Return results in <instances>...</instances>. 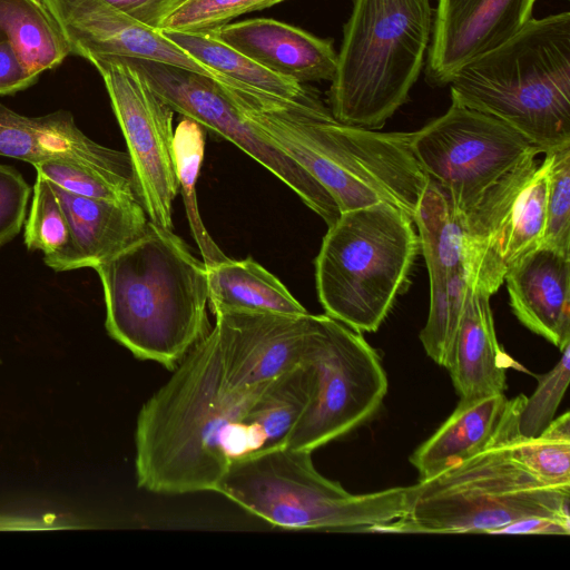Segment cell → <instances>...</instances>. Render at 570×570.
Segmentation results:
<instances>
[{
    "mask_svg": "<svg viewBox=\"0 0 570 570\" xmlns=\"http://www.w3.org/2000/svg\"><path fill=\"white\" fill-rule=\"evenodd\" d=\"M314 385V368L304 353L299 364L273 380L244 410L223 445L227 466L237 459L284 445L312 401Z\"/></svg>",
    "mask_w": 570,
    "mask_h": 570,
    "instance_id": "cell-21",
    "label": "cell"
},
{
    "mask_svg": "<svg viewBox=\"0 0 570 570\" xmlns=\"http://www.w3.org/2000/svg\"><path fill=\"white\" fill-rule=\"evenodd\" d=\"M535 1L439 0L426 53V81L448 85L461 67L518 32L532 18Z\"/></svg>",
    "mask_w": 570,
    "mask_h": 570,
    "instance_id": "cell-15",
    "label": "cell"
},
{
    "mask_svg": "<svg viewBox=\"0 0 570 570\" xmlns=\"http://www.w3.org/2000/svg\"><path fill=\"white\" fill-rule=\"evenodd\" d=\"M284 1L286 0H188L159 30L208 31L229 23L242 14L264 10Z\"/></svg>",
    "mask_w": 570,
    "mask_h": 570,
    "instance_id": "cell-34",
    "label": "cell"
},
{
    "mask_svg": "<svg viewBox=\"0 0 570 570\" xmlns=\"http://www.w3.org/2000/svg\"><path fill=\"white\" fill-rule=\"evenodd\" d=\"M570 533V520L553 518H530L517 521L498 534H561Z\"/></svg>",
    "mask_w": 570,
    "mask_h": 570,
    "instance_id": "cell-38",
    "label": "cell"
},
{
    "mask_svg": "<svg viewBox=\"0 0 570 570\" xmlns=\"http://www.w3.org/2000/svg\"><path fill=\"white\" fill-rule=\"evenodd\" d=\"M173 150L191 236L200 250L206 267L220 263L228 257L207 232L199 213L196 195V183L205 150L204 128L196 121L184 117L174 131Z\"/></svg>",
    "mask_w": 570,
    "mask_h": 570,
    "instance_id": "cell-27",
    "label": "cell"
},
{
    "mask_svg": "<svg viewBox=\"0 0 570 570\" xmlns=\"http://www.w3.org/2000/svg\"><path fill=\"white\" fill-rule=\"evenodd\" d=\"M52 187L71 235L68 253L52 268L56 272L95 268L138 238L148 226L149 219L139 199H96L75 195L53 184Z\"/></svg>",
    "mask_w": 570,
    "mask_h": 570,
    "instance_id": "cell-20",
    "label": "cell"
},
{
    "mask_svg": "<svg viewBox=\"0 0 570 570\" xmlns=\"http://www.w3.org/2000/svg\"><path fill=\"white\" fill-rule=\"evenodd\" d=\"M448 85L451 100L502 120L543 155L570 145V13L531 18Z\"/></svg>",
    "mask_w": 570,
    "mask_h": 570,
    "instance_id": "cell-4",
    "label": "cell"
},
{
    "mask_svg": "<svg viewBox=\"0 0 570 570\" xmlns=\"http://www.w3.org/2000/svg\"><path fill=\"white\" fill-rule=\"evenodd\" d=\"M432 27L431 0H352L328 90L333 116L381 129L409 100Z\"/></svg>",
    "mask_w": 570,
    "mask_h": 570,
    "instance_id": "cell-6",
    "label": "cell"
},
{
    "mask_svg": "<svg viewBox=\"0 0 570 570\" xmlns=\"http://www.w3.org/2000/svg\"><path fill=\"white\" fill-rule=\"evenodd\" d=\"M305 357L314 394L284 445L313 452L367 422L382 405L387 377L361 333L327 314L313 315Z\"/></svg>",
    "mask_w": 570,
    "mask_h": 570,
    "instance_id": "cell-9",
    "label": "cell"
},
{
    "mask_svg": "<svg viewBox=\"0 0 570 570\" xmlns=\"http://www.w3.org/2000/svg\"><path fill=\"white\" fill-rule=\"evenodd\" d=\"M445 368L462 400L504 393L505 368L489 295L470 288Z\"/></svg>",
    "mask_w": 570,
    "mask_h": 570,
    "instance_id": "cell-22",
    "label": "cell"
},
{
    "mask_svg": "<svg viewBox=\"0 0 570 570\" xmlns=\"http://www.w3.org/2000/svg\"><path fill=\"white\" fill-rule=\"evenodd\" d=\"M23 242L29 250H41L50 268L66 256L71 243L69 223L52 184L38 174L24 222Z\"/></svg>",
    "mask_w": 570,
    "mask_h": 570,
    "instance_id": "cell-30",
    "label": "cell"
},
{
    "mask_svg": "<svg viewBox=\"0 0 570 570\" xmlns=\"http://www.w3.org/2000/svg\"><path fill=\"white\" fill-rule=\"evenodd\" d=\"M208 32L273 72L301 83L331 81L335 75L337 52L332 40L283 21L247 19Z\"/></svg>",
    "mask_w": 570,
    "mask_h": 570,
    "instance_id": "cell-17",
    "label": "cell"
},
{
    "mask_svg": "<svg viewBox=\"0 0 570 570\" xmlns=\"http://www.w3.org/2000/svg\"><path fill=\"white\" fill-rule=\"evenodd\" d=\"M462 216L444 189L429 179L412 218L419 230V244L429 275H448L463 269Z\"/></svg>",
    "mask_w": 570,
    "mask_h": 570,
    "instance_id": "cell-26",
    "label": "cell"
},
{
    "mask_svg": "<svg viewBox=\"0 0 570 570\" xmlns=\"http://www.w3.org/2000/svg\"><path fill=\"white\" fill-rule=\"evenodd\" d=\"M0 364H1V360H0Z\"/></svg>",
    "mask_w": 570,
    "mask_h": 570,
    "instance_id": "cell-39",
    "label": "cell"
},
{
    "mask_svg": "<svg viewBox=\"0 0 570 570\" xmlns=\"http://www.w3.org/2000/svg\"><path fill=\"white\" fill-rule=\"evenodd\" d=\"M312 453L278 445L237 459L214 492L275 527L293 530L371 533L405 513L409 487L350 493L316 470Z\"/></svg>",
    "mask_w": 570,
    "mask_h": 570,
    "instance_id": "cell-7",
    "label": "cell"
},
{
    "mask_svg": "<svg viewBox=\"0 0 570 570\" xmlns=\"http://www.w3.org/2000/svg\"><path fill=\"white\" fill-rule=\"evenodd\" d=\"M513 436L410 485L405 513L371 533L498 534L524 519L570 520V488L533 476L512 455Z\"/></svg>",
    "mask_w": 570,
    "mask_h": 570,
    "instance_id": "cell-5",
    "label": "cell"
},
{
    "mask_svg": "<svg viewBox=\"0 0 570 570\" xmlns=\"http://www.w3.org/2000/svg\"><path fill=\"white\" fill-rule=\"evenodd\" d=\"M159 31L203 66L225 77L286 99H304L312 94L303 83L273 72L208 31Z\"/></svg>",
    "mask_w": 570,
    "mask_h": 570,
    "instance_id": "cell-25",
    "label": "cell"
},
{
    "mask_svg": "<svg viewBox=\"0 0 570 570\" xmlns=\"http://www.w3.org/2000/svg\"><path fill=\"white\" fill-rule=\"evenodd\" d=\"M410 148L461 215L523 159L541 154L508 124L453 100L443 115L411 132Z\"/></svg>",
    "mask_w": 570,
    "mask_h": 570,
    "instance_id": "cell-10",
    "label": "cell"
},
{
    "mask_svg": "<svg viewBox=\"0 0 570 570\" xmlns=\"http://www.w3.org/2000/svg\"><path fill=\"white\" fill-rule=\"evenodd\" d=\"M503 282L525 327L559 350L570 343V256L539 246L511 265Z\"/></svg>",
    "mask_w": 570,
    "mask_h": 570,
    "instance_id": "cell-19",
    "label": "cell"
},
{
    "mask_svg": "<svg viewBox=\"0 0 570 570\" xmlns=\"http://www.w3.org/2000/svg\"><path fill=\"white\" fill-rule=\"evenodd\" d=\"M136 21L159 30L163 23L188 0H106Z\"/></svg>",
    "mask_w": 570,
    "mask_h": 570,
    "instance_id": "cell-36",
    "label": "cell"
},
{
    "mask_svg": "<svg viewBox=\"0 0 570 570\" xmlns=\"http://www.w3.org/2000/svg\"><path fill=\"white\" fill-rule=\"evenodd\" d=\"M61 31L70 55L87 61L115 56L169 63L214 78L185 50L106 0H41Z\"/></svg>",
    "mask_w": 570,
    "mask_h": 570,
    "instance_id": "cell-14",
    "label": "cell"
},
{
    "mask_svg": "<svg viewBox=\"0 0 570 570\" xmlns=\"http://www.w3.org/2000/svg\"><path fill=\"white\" fill-rule=\"evenodd\" d=\"M208 304L213 314L226 311L303 315L307 309L286 286L252 257L227 258L207 266Z\"/></svg>",
    "mask_w": 570,
    "mask_h": 570,
    "instance_id": "cell-23",
    "label": "cell"
},
{
    "mask_svg": "<svg viewBox=\"0 0 570 570\" xmlns=\"http://www.w3.org/2000/svg\"><path fill=\"white\" fill-rule=\"evenodd\" d=\"M552 370L538 376V386L525 397L517 420V433L522 438L539 435L554 419L570 377V343L561 350Z\"/></svg>",
    "mask_w": 570,
    "mask_h": 570,
    "instance_id": "cell-32",
    "label": "cell"
},
{
    "mask_svg": "<svg viewBox=\"0 0 570 570\" xmlns=\"http://www.w3.org/2000/svg\"><path fill=\"white\" fill-rule=\"evenodd\" d=\"M141 406L137 485L179 495L215 491L223 445L249 402L303 361L313 314L226 311Z\"/></svg>",
    "mask_w": 570,
    "mask_h": 570,
    "instance_id": "cell-1",
    "label": "cell"
},
{
    "mask_svg": "<svg viewBox=\"0 0 570 570\" xmlns=\"http://www.w3.org/2000/svg\"><path fill=\"white\" fill-rule=\"evenodd\" d=\"M122 58L175 112L229 140L286 184L327 226L338 218V206L304 168L258 134L217 81L165 62Z\"/></svg>",
    "mask_w": 570,
    "mask_h": 570,
    "instance_id": "cell-12",
    "label": "cell"
},
{
    "mask_svg": "<svg viewBox=\"0 0 570 570\" xmlns=\"http://www.w3.org/2000/svg\"><path fill=\"white\" fill-rule=\"evenodd\" d=\"M512 455L539 481L570 488V413L566 412L537 436H513Z\"/></svg>",
    "mask_w": 570,
    "mask_h": 570,
    "instance_id": "cell-29",
    "label": "cell"
},
{
    "mask_svg": "<svg viewBox=\"0 0 570 570\" xmlns=\"http://www.w3.org/2000/svg\"><path fill=\"white\" fill-rule=\"evenodd\" d=\"M412 218L387 204L340 214L315 259L325 313L356 332H375L405 288L419 252Z\"/></svg>",
    "mask_w": 570,
    "mask_h": 570,
    "instance_id": "cell-8",
    "label": "cell"
},
{
    "mask_svg": "<svg viewBox=\"0 0 570 570\" xmlns=\"http://www.w3.org/2000/svg\"><path fill=\"white\" fill-rule=\"evenodd\" d=\"M0 39L10 43L26 70L37 79L70 55L41 0H0Z\"/></svg>",
    "mask_w": 570,
    "mask_h": 570,
    "instance_id": "cell-24",
    "label": "cell"
},
{
    "mask_svg": "<svg viewBox=\"0 0 570 570\" xmlns=\"http://www.w3.org/2000/svg\"><path fill=\"white\" fill-rule=\"evenodd\" d=\"M429 278L430 309L420 340L426 354L445 367L471 287L463 269Z\"/></svg>",
    "mask_w": 570,
    "mask_h": 570,
    "instance_id": "cell-28",
    "label": "cell"
},
{
    "mask_svg": "<svg viewBox=\"0 0 570 570\" xmlns=\"http://www.w3.org/2000/svg\"><path fill=\"white\" fill-rule=\"evenodd\" d=\"M214 79L258 134L327 190L341 213L387 203L413 218L429 177L410 148L411 132L342 122L313 91L286 99L220 73Z\"/></svg>",
    "mask_w": 570,
    "mask_h": 570,
    "instance_id": "cell-2",
    "label": "cell"
},
{
    "mask_svg": "<svg viewBox=\"0 0 570 570\" xmlns=\"http://www.w3.org/2000/svg\"><path fill=\"white\" fill-rule=\"evenodd\" d=\"M31 193L18 170L0 164V247L12 240L24 226Z\"/></svg>",
    "mask_w": 570,
    "mask_h": 570,
    "instance_id": "cell-35",
    "label": "cell"
},
{
    "mask_svg": "<svg viewBox=\"0 0 570 570\" xmlns=\"http://www.w3.org/2000/svg\"><path fill=\"white\" fill-rule=\"evenodd\" d=\"M0 156L33 167L47 160L65 159L136 189L128 153L94 141L67 110L29 117L0 102Z\"/></svg>",
    "mask_w": 570,
    "mask_h": 570,
    "instance_id": "cell-16",
    "label": "cell"
},
{
    "mask_svg": "<svg viewBox=\"0 0 570 570\" xmlns=\"http://www.w3.org/2000/svg\"><path fill=\"white\" fill-rule=\"evenodd\" d=\"M35 169L53 185L75 195L112 202L139 199L135 188L73 161L52 159L36 165Z\"/></svg>",
    "mask_w": 570,
    "mask_h": 570,
    "instance_id": "cell-33",
    "label": "cell"
},
{
    "mask_svg": "<svg viewBox=\"0 0 570 570\" xmlns=\"http://www.w3.org/2000/svg\"><path fill=\"white\" fill-rule=\"evenodd\" d=\"M127 144L138 198L150 223L173 230L179 184L174 159V110L122 58L92 57Z\"/></svg>",
    "mask_w": 570,
    "mask_h": 570,
    "instance_id": "cell-13",
    "label": "cell"
},
{
    "mask_svg": "<svg viewBox=\"0 0 570 570\" xmlns=\"http://www.w3.org/2000/svg\"><path fill=\"white\" fill-rule=\"evenodd\" d=\"M523 394L504 393L460 400L445 422L410 456L420 479H429L500 440L517 435Z\"/></svg>",
    "mask_w": 570,
    "mask_h": 570,
    "instance_id": "cell-18",
    "label": "cell"
},
{
    "mask_svg": "<svg viewBox=\"0 0 570 570\" xmlns=\"http://www.w3.org/2000/svg\"><path fill=\"white\" fill-rule=\"evenodd\" d=\"M547 191L548 163L531 155L462 216L463 269L472 291L491 296L509 267L540 246Z\"/></svg>",
    "mask_w": 570,
    "mask_h": 570,
    "instance_id": "cell-11",
    "label": "cell"
},
{
    "mask_svg": "<svg viewBox=\"0 0 570 570\" xmlns=\"http://www.w3.org/2000/svg\"><path fill=\"white\" fill-rule=\"evenodd\" d=\"M95 269L106 330L135 357L173 371L209 332L206 266L173 230L149 222Z\"/></svg>",
    "mask_w": 570,
    "mask_h": 570,
    "instance_id": "cell-3",
    "label": "cell"
},
{
    "mask_svg": "<svg viewBox=\"0 0 570 570\" xmlns=\"http://www.w3.org/2000/svg\"><path fill=\"white\" fill-rule=\"evenodd\" d=\"M6 39H0V95H13L37 82Z\"/></svg>",
    "mask_w": 570,
    "mask_h": 570,
    "instance_id": "cell-37",
    "label": "cell"
},
{
    "mask_svg": "<svg viewBox=\"0 0 570 570\" xmlns=\"http://www.w3.org/2000/svg\"><path fill=\"white\" fill-rule=\"evenodd\" d=\"M544 159L548 191L540 246L570 256V145L546 153Z\"/></svg>",
    "mask_w": 570,
    "mask_h": 570,
    "instance_id": "cell-31",
    "label": "cell"
}]
</instances>
